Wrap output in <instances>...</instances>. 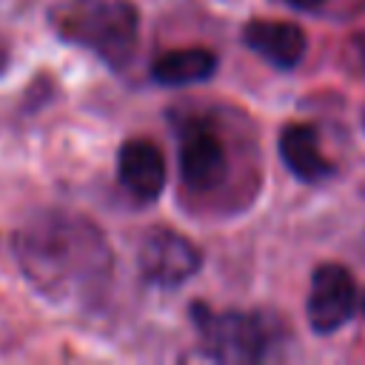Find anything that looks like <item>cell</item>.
Masks as SVG:
<instances>
[{"label":"cell","mask_w":365,"mask_h":365,"mask_svg":"<svg viewBox=\"0 0 365 365\" xmlns=\"http://www.w3.org/2000/svg\"><path fill=\"white\" fill-rule=\"evenodd\" d=\"M14 257L26 279L54 302L97 297L111 277L103 231L71 211H40L14 234Z\"/></svg>","instance_id":"obj_1"},{"label":"cell","mask_w":365,"mask_h":365,"mask_svg":"<svg viewBox=\"0 0 365 365\" xmlns=\"http://www.w3.org/2000/svg\"><path fill=\"white\" fill-rule=\"evenodd\" d=\"M54 26L66 40L94 51L117 71L137 51L140 17L128 0H74L54 14Z\"/></svg>","instance_id":"obj_2"},{"label":"cell","mask_w":365,"mask_h":365,"mask_svg":"<svg viewBox=\"0 0 365 365\" xmlns=\"http://www.w3.org/2000/svg\"><path fill=\"white\" fill-rule=\"evenodd\" d=\"M197 317V328L202 336V348L211 359L220 362H257L265 356L268 334L257 314L222 311L211 314L202 305L191 311Z\"/></svg>","instance_id":"obj_3"},{"label":"cell","mask_w":365,"mask_h":365,"mask_svg":"<svg viewBox=\"0 0 365 365\" xmlns=\"http://www.w3.org/2000/svg\"><path fill=\"white\" fill-rule=\"evenodd\" d=\"M137 259H140L143 279L151 285H160V288H177L182 282H188L202 265L200 248L188 237H182L171 228L151 231L143 240Z\"/></svg>","instance_id":"obj_4"},{"label":"cell","mask_w":365,"mask_h":365,"mask_svg":"<svg viewBox=\"0 0 365 365\" xmlns=\"http://www.w3.org/2000/svg\"><path fill=\"white\" fill-rule=\"evenodd\" d=\"M356 308V285L345 265L325 262L311 277V291L305 302L308 322L317 334H331L342 328Z\"/></svg>","instance_id":"obj_5"},{"label":"cell","mask_w":365,"mask_h":365,"mask_svg":"<svg viewBox=\"0 0 365 365\" xmlns=\"http://www.w3.org/2000/svg\"><path fill=\"white\" fill-rule=\"evenodd\" d=\"M228 160L220 134L205 120H191L180 134V174L188 188L211 191L225 180Z\"/></svg>","instance_id":"obj_6"},{"label":"cell","mask_w":365,"mask_h":365,"mask_svg":"<svg viewBox=\"0 0 365 365\" xmlns=\"http://www.w3.org/2000/svg\"><path fill=\"white\" fill-rule=\"evenodd\" d=\"M117 177L123 188L143 202H151L165 188V160L163 151L148 140H128L117 157Z\"/></svg>","instance_id":"obj_7"},{"label":"cell","mask_w":365,"mask_h":365,"mask_svg":"<svg viewBox=\"0 0 365 365\" xmlns=\"http://www.w3.org/2000/svg\"><path fill=\"white\" fill-rule=\"evenodd\" d=\"M245 46L277 68H294L308 48L305 31L285 20H251L242 31Z\"/></svg>","instance_id":"obj_8"},{"label":"cell","mask_w":365,"mask_h":365,"mask_svg":"<svg viewBox=\"0 0 365 365\" xmlns=\"http://www.w3.org/2000/svg\"><path fill=\"white\" fill-rule=\"evenodd\" d=\"M279 154L288 171L302 182H319L334 174L331 160L319 148V137L314 125H305V123L285 125L279 134Z\"/></svg>","instance_id":"obj_9"},{"label":"cell","mask_w":365,"mask_h":365,"mask_svg":"<svg viewBox=\"0 0 365 365\" xmlns=\"http://www.w3.org/2000/svg\"><path fill=\"white\" fill-rule=\"evenodd\" d=\"M217 71V54L202 46L191 48H174L154 60L151 74L163 86H191L202 83Z\"/></svg>","instance_id":"obj_10"},{"label":"cell","mask_w":365,"mask_h":365,"mask_svg":"<svg viewBox=\"0 0 365 365\" xmlns=\"http://www.w3.org/2000/svg\"><path fill=\"white\" fill-rule=\"evenodd\" d=\"M285 3H291L294 9H317L322 0H285Z\"/></svg>","instance_id":"obj_11"},{"label":"cell","mask_w":365,"mask_h":365,"mask_svg":"<svg viewBox=\"0 0 365 365\" xmlns=\"http://www.w3.org/2000/svg\"><path fill=\"white\" fill-rule=\"evenodd\" d=\"M6 63H9V48H6V43L0 40V71L6 68Z\"/></svg>","instance_id":"obj_12"}]
</instances>
